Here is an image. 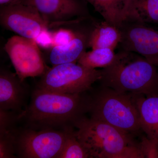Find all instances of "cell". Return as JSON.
Listing matches in <instances>:
<instances>
[{"mask_svg": "<svg viewBox=\"0 0 158 158\" xmlns=\"http://www.w3.org/2000/svg\"><path fill=\"white\" fill-rule=\"evenodd\" d=\"M23 0H0L1 7L15 5L21 2Z\"/></svg>", "mask_w": 158, "mask_h": 158, "instance_id": "cell-23", "label": "cell"}, {"mask_svg": "<svg viewBox=\"0 0 158 158\" xmlns=\"http://www.w3.org/2000/svg\"><path fill=\"white\" fill-rule=\"evenodd\" d=\"M127 21L158 23V0H128Z\"/></svg>", "mask_w": 158, "mask_h": 158, "instance_id": "cell-16", "label": "cell"}, {"mask_svg": "<svg viewBox=\"0 0 158 158\" xmlns=\"http://www.w3.org/2000/svg\"><path fill=\"white\" fill-rule=\"evenodd\" d=\"M90 158L87 150L79 141L74 128L67 131V135L61 152L57 158Z\"/></svg>", "mask_w": 158, "mask_h": 158, "instance_id": "cell-18", "label": "cell"}, {"mask_svg": "<svg viewBox=\"0 0 158 158\" xmlns=\"http://www.w3.org/2000/svg\"><path fill=\"white\" fill-rule=\"evenodd\" d=\"M16 73L5 69L0 71V110L19 115L24 111L27 89Z\"/></svg>", "mask_w": 158, "mask_h": 158, "instance_id": "cell-11", "label": "cell"}, {"mask_svg": "<svg viewBox=\"0 0 158 158\" xmlns=\"http://www.w3.org/2000/svg\"><path fill=\"white\" fill-rule=\"evenodd\" d=\"M140 116L142 131L148 138L158 139V94H133Z\"/></svg>", "mask_w": 158, "mask_h": 158, "instance_id": "cell-13", "label": "cell"}, {"mask_svg": "<svg viewBox=\"0 0 158 158\" xmlns=\"http://www.w3.org/2000/svg\"><path fill=\"white\" fill-rule=\"evenodd\" d=\"M122 39L121 30L106 21L95 23L89 34L88 47L92 49L108 48L115 50Z\"/></svg>", "mask_w": 158, "mask_h": 158, "instance_id": "cell-14", "label": "cell"}, {"mask_svg": "<svg viewBox=\"0 0 158 158\" xmlns=\"http://www.w3.org/2000/svg\"><path fill=\"white\" fill-rule=\"evenodd\" d=\"M17 129L0 133V158L16 157L15 138Z\"/></svg>", "mask_w": 158, "mask_h": 158, "instance_id": "cell-19", "label": "cell"}, {"mask_svg": "<svg viewBox=\"0 0 158 158\" xmlns=\"http://www.w3.org/2000/svg\"><path fill=\"white\" fill-rule=\"evenodd\" d=\"M89 95L88 113L90 117L134 136L142 131L139 112L132 93L119 92L101 85Z\"/></svg>", "mask_w": 158, "mask_h": 158, "instance_id": "cell-4", "label": "cell"}, {"mask_svg": "<svg viewBox=\"0 0 158 158\" xmlns=\"http://www.w3.org/2000/svg\"><path fill=\"white\" fill-rule=\"evenodd\" d=\"M94 7L104 20L120 27L127 20L128 0H86Z\"/></svg>", "mask_w": 158, "mask_h": 158, "instance_id": "cell-15", "label": "cell"}, {"mask_svg": "<svg viewBox=\"0 0 158 158\" xmlns=\"http://www.w3.org/2000/svg\"><path fill=\"white\" fill-rule=\"evenodd\" d=\"M139 145L144 158H158V139L142 136Z\"/></svg>", "mask_w": 158, "mask_h": 158, "instance_id": "cell-20", "label": "cell"}, {"mask_svg": "<svg viewBox=\"0 0 158 158\" xmlns=\"http://www.w3.org/2000/svg\"><path fill=\"white\" fill-rule=\"evenodd\" d=\"M90 30L77 31L75 37L68 43L52 47L48 57L51 64L54 66L77 62L88 47Z\"/></svg>", "mask_w": 158, "mask_h": 158, "instance_id": "cell-12", "label": "cell"}, {"mask_svg": "<svg viewBox=\"0 0 158 158\" xmlns=\"http://www.w3.org/2000/svg\"><path fill=\"white\" fill-rule=\"evenodd\" d=\"M20 3L36 8L50 28L85 18L87 15L80 0H23Z\"/></svg>", "mask_w": 158, "mask_h": 158, "instance_id": "cell-10", "label": "cell"}, {"mask_svg": "<svg viewBox=\"0 0 158 158\" xmlns=\"http://www.w3.org/2000/svg\"><path fill=\"white\" fill-rule=\"evenodd\" d=\"M116 56L117 54L112 49H95L89 52L86 51L78 60L77 63L88 68L103 69L112 65L116 60Z\"/></svg>", "mask_w": 158, "mask_h": 158, "instance_id": "cell-17", "label": "cell"}, {"mask_svg": "<svg viewBox=\"0 0 158 158\" xmlns=\"http://www.w3.org/2000/svg\"><path fill=\"white\" fill-rule=\"evenodd\" d=\"M0 23L6 30L34 40L50 28L36 8L22 3L1 7Z\"/></svg>", "mask_w": 158, "mask_h": 158, "instance_id": "cell-8", "label": "cell"}, {"mask_svg": "<svg viewBox=\"0 0 158 158\" xmlns=\"http://www.w3.org/2000/svg\"><path fill=\"white\" fill-rule=\"evenodd\" d=\"M4 48L21 81L30 77H41L49 68L34 40L12 36L8 40Z\"/></svg>", "mask_w": 158, "mask_h": 158, "instance_id": "cell-7", "label": "cell"}, {"mask_svg": "<svg viewBox=\"0 0 158 158\" xmlns=\"http://www.w3.org/2000/svg\"><path fill=\"white\" fill-rule=\"evenodd\" d=\"M119 28L122 50L139 54L158 67V31L145 24L132 21L123 23Z\"/></svg>", "mask_w": 158, "mask_h": 158, "instance_id": "cell-9", "label": "cell"}, {"mask_svg": "<svg viewBox=\"0 0 158 158\" xmlns=\"http://www.w3.org/2000/svg\"><path fill=\"white\" fill-rule=\"evenodd\" d=\"M116 54L113 64L101 69L102 85L119 92L158 94L157 66L134 52L122 50Z\"/></svg>", "mask_w": 158, "mask_h": 158, "instance_id": "cell-3", "label": "cell"}, {"mask_svg": "<svg viewBox=\"0 0 158 158\" xmlns=\"http://www.w3.org/2000/svg\"><path fill=\"white\" fill-rule=\"evenodd\" d=\"M35 40L38 45L42 47L47 48L53 47L52 34L49 31L43 32Z\"/></svg>", "mask_w": 158, "mask_h": 158, "instance_id": "cell-22", "label": "cell"}, {"mask_svg": "<svg viewBox=\"0 0 158 158\" xmlns=\"http://www.w3.org/2000/svg\"><path fill=\"white\" fill-rule=\"evenodd\" d=\"M101 77V69L87 68L76 62L59 64L48 69L36 88L58 93H81L91 90Z\"/></svg>", "mask_w": 158, "mask_h": 158, "instance_id": "cell-5", "label": "cell"}, {"mask_svg": "<svg viewBox=\"0 0 158 158\" xmlns=\"http://www.w3.org/2000/svg\"><path fill=\"white\" fill-rule=\"evenodd\" d=\"M77 31L61 28L52 34L53 47L68 43L75 37Z\"/></svg>", "mask_w": 158, "mask_h": 158, "instance_id": "cell-21", "label": "cell"}, {"mask_svg": "<svg viewBox=\"0 0 158 158\" xmlns=\"http://www.w3.org/2000/svg\"><path fill=\"white\" fill-rule=\"evenodd\" d=\"M89 101L87 92L64 94L36 88L18 119L31 129L65 131L75 128L77 122L88 113Z\"/></svg>", "mask_w": 158, "mask_h": 158, "instance_id": "cell-1", "label": "cell"}, {"mask_svg": "<svg viewBox=\"0 0 158 158\" xmlns=\"http://www.w3.org/2000/svg\"><path fill=\"white\" fill-rule=\"evenodd\" d=\"M76 135L90 158H144L135 136L86 116L75 124Z\"/></svg>", "mask_w": 158, "mask_h": 158, "instance_id": "cell-2", "label": "cell"}, {"mask_svg": "<svg viewBox=\"0 0 158 158\" xmlns=\"http://www.w3.org/2000/svg\"><path fill=\"white\" fill-rule=\"evenodd\" d=\"M68 130L37 131L25 127L17 129L15 138L16 156L21 158H58Z\"/></svg>", "mask_w": 158, "mask_h": 158, "instance_id": "cell-6", "label": "cell"}]
</instances>
